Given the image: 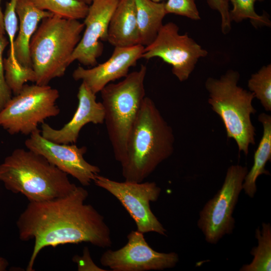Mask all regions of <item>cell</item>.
<instances>
[{"instance_id":"cell-33","label":"cell","mask_w":271,"mask_h":271,"mask_svg":"<svg viewBox=\"0 0 271 271\" xmlns=\"http://www.w3.org/2000/svg\"><path fill=\"white\" fill-rule=\"evenodd\" d=\"M155 2H157V3H159V2H164V0H152Z\"/></svg>"},{"instance_id":"cell-4","label":"cell","mask_w":271,"mask_h":271,"mask_svg":"<svg viewBox=\"0 0 271 271\" xmlns=\"http://www.w3.org/2000/svg\"><path fill=\"white\" fill-rule=\"evenodd\" d=\"M84 29L83 23L54 14L42 20L30 43L35 83L48 85L63 76Z\"/></svg>"},{"instance_id":"cell-2","label":"cell","mask_w":271,"mask_h":271,"mask_svg":"<svg viewBox=\"0 0 271 271\" xmlns=\"http://www.w3.org/2000/svg\"><path fill=\"white\" fill-rule=\"evenodd\" d=\"M172 127L153 100L146 96L128 133L120 163L124 181L140 183L147 178L174 150Z\"/></svg>"},{"instance_id":"cell-7","label":"cell","mask_w":271,"mask_h":271,"mask_svg":"<svg viewBox=\"0 0 271 271\" xmlns=\"http://www.w3.org/2000/svg\"><path fill=\"white\" fill-rule=\"evenodd\" d=\"M59 91L48 85L25 84L0 111V126L12 135H30L47 118L59 114Z\"/></svg>"},{"instance_id":"cell-15","label":"cell","mask_w":271,"mask_h":271,"mask_svg":"<svg viewBox=\"0 0 271 271\" xmlns=\"http://www.w3.org/2000/svg\"><path fill=\"white\" fill-rule=\"evenodd\" d=\"M77 96V109L70 120L62 128L56 129L45 122L41 124V133L44 138L59 144H75L84 125L104 122V110L101 102L96 101V94L82 82Z\"/></svg>"},{"instance_id":"cell-14","label":"cell","mask_w":271,"mask_h":271,"mask_svg":"<svg viewBox=\"0 0 271 271\" xmlns=\"http://www.w3.org/2000/svg\"><path fill=\"white\" fill-rule=\"evenodd\" d=\"M145 47L139 44L127 47H114L109 58L105 62L86 69L78 66L73 73L75 80H81L94 94L108 84L124 78L129 69L142 58Z\"/></svg>"},{"instance_id":"cell-17","label":"cell","mask_w":271,"mask_h":271,"mask_svg":"<svg viewBox=\"0 0 271 271\" xmlns=\"http://www.w3.org/2000/svg\"><path fill=\"white\" fill-rule=\"evenodd\" d=\"M107 41L114 47L140 44L135 0H119L111 17Z\"/></svg>"},{"instance_id":"cell-28","label":"cell","mask_w":271,"mask_h":271,"mask_svg":"<svg viewBox=\"0 0 271 271\" xmlns=\"http://www.w3.org/2000/svg\"><path fill=\"white\" fill-rule=\"evenodd\" d=\"M207 2L210 8L219 13L221 31L223 34H227L231 28L228 2L226 0H207Z\"/></svg>"},{"instance_id":"cell-16","label":"cell","mask_w":271,"mask_h":271,"mask_svg":"<svg viewBox=\"0 0 271 271\" xmlns=\"http://www.w3.org/2000/svg\"><path fill=\"white\" fill-rule=\"evenodd\" d=\"M16 11L19 20L18 35L14 41L16 58L21 66L32 68L30 41L39 23L53 14L38 9L30 0H17Z\"/></svg>"},{"instance_id":"cell-11","label":"cell","mask_w":271,"mask_h":271,"mask_svg":"<svg viewBox=\"0 0 271 271\" xmlns=\"http://www.w3.org/2000/svg\"><path fill=\"white\" fill-rule=\"evenodd\" d=\"M127 242L121 248L108 249L100 257L101 264L113 271H146L173 268L179 261L175 252H160L154 250L145 239L144 233L131 231Z\"/></svg>"},{"instance_id":"cell-24","label":"cell","mask_w":271,"mask_h":271,"mask_svg":"<svg viewBox=\"0 0 271 271\" xmlns=\"http://www.w3.org/2000/svg\"><path fill=\"white\" fill-rule=\"evenodd\" d=\"M4 67L6 83L15 95L21 91L26 82H35L36 75L32 68H17L8 57L4 59Z\"/></svg>"},{"instance_id":"cell-27","label":"cell","mask_w":271,"mask_h":271,"mask_svg":"<svg viewBox=\"0 0 271 271\" xmlns=\"http://www.w3.org/2000/svg\"><path fill=\"white\" fill-rule=\"evenodd\" d=\"M9 42L5 35H0V111L11 99L12 91L5 77L3 52Z\"/></svg>"},{"instance_id":"cell-6","label":"cell","mask_w":271,"mask_h":271,"mask_svg":"<svg viewBox=\"0 0 271 271\" xmlns=\"http://www.w3.org/2000/svg\"><path fill=\"white\" fill-rule=\"evenodd\" d=\"M147 67L128 73L120 82L110 83L101 91L104 121L114 157L119 163L124 158L129 131L146 97Z\"/></svg>"},{"instance_id":"cell-22","label":"cell","mask_w":271,"mask_h":271,"mask_svg":"<svg viewBox=\"0 0 271 271\" xmlns=\"http://www.w3.org/2000/svg\"><path fill=\"white\" fill-rule=\"evenodd\" d=\"M247 86L267 111H271V65L262 66L252 74Z\"/></svg>"},{"instance_id":"cell-12","label":"cell","mask_w":271,"mask_h":271,"mask_svg":"<svg viewBox=\"0 0 271 271\" xmlns=\"http://www.w3.org/2000/svg\"><path fill=\"white\" fill-rule=\"evenodd\" d=\"M27 149L40 154L60 170L70 175L84 186H89L100 172V168L84 158L86 147L75 144H59L44 138L38 129L26 140Z\"/></svg>"},{"instance_id":"cell-25","label":"cell","mask_w":271,"mask_h":271,"mask_svg":"<svg viewBox=\"0 0 271 271\" xmlns=\"http://www.w3.org/2000/svg\"><path fill=\"white\" fill-rule=\"evenodd\" d=\"M17 0H10L6 4L4 14V24L5 33L8 35L10 43V51L8 58L13 65L17 68L21 66L17 61L14 51V41L15 36L18 30V18L16 8Z\"/></svg>"},{"instance_id":"cell-29","label":"cell","mask_w":271,"mask_h":271,"mask_svg":"<svg viewBox=\"0 0 271 271\" xmlns=\"http://www.w3.org/2000/svg\"><path fill=\"white\" fill-rule=\"evenodd\" d=\"M73 260L77 264L78 270L79 271L106 270L98 267L94 263L87 247L84 248L82 256L75 255L73 257Z\"/></svg>"},{"instance_id":"cell-26","label":"cell","mask_w":271,"mask_h":271,"mask_svg":"<svg viewBox=\"0 0 271 271\" xmlns=\"http://www.w3.org/2000/svg\"><path fill=\"white\" fill-rule=\"evenodd\" d=\"M167 14L186 17L192 20L201 19L195 0H168L165 2Z\"/></svg>"},{"instance_id":"cell-5","label":"cell","mask_w":271,"mask_h":271,"mask_svg":"<svg viewBox=\"0 0 271 271\" xmlns=\"http://www.w3.org/2000/svg\"><path fill=\"white\" fill-rule=\"evenodd\" d=\"M240 75L229 70L219 78L209 77L205 86L209 93L208 103L220 117L228 138L236 142L239 152L247 156L250 145L255 144V128L251 115L254 94L238 85Z\"/></svg>"},{"instance_id":"cell-20","label":"cell","mask_w":271,"mask_h":271,"mask_svg":"<svg viewBox=\"0 0 271 271\" xmlns=\"http://www.w3.org/2000/svg\"><path fill=\"white\" fill-rule=\"evenodd\" d=\"M257 245L253 247L250 254L251 261L244 264L240 271H270L271 270V225L262 223L261 227L255 230Z\"/></svg>"},{"instance_id":"cell-10","label":"cell","mask_w":271,"mask_h":271,"mask_svg":"<svg viewBox=\"0 0 271 271\" xmlns=\"http://www.w3.org/2000/svg\"><path fill=\"white\" fill-rule=\"evenodd\" d=\"M179 28L170 22L160 30L154 41L145 47L142 58L161 59L172 66V73L183 82L187 80L199 59L208 52L187 33L180 34Z\"/></svg>"},{"instance_id":"cell-21","label":"cell","mask_w":271,"mask_h":271,"mask_svg":"<svg viewBox=\"0 0 271 271\" xmlns=\"http://www.w3.org/2000/svg\"><path fill=\"white\" fill-rule=\"evenodd\" d=\"M38 9L72 20L84 19L89 5L77 0H30Z\"/></svg>"},{"instance_id":"cell-13","label":"cell","mask_w":271,"mask_h":271,"mask_svg":"<svg viewBox=\"0 0 271 271\" xmlns=\"http://www.w3.org/2000/svg\"><path fill=\"white\" fill-rule=\"evenodd\" d=\"M118 1L93 0L89 5L84 19V32L70 58V64L77 61L86 66L97 65V59L103 50L100 41L107 40L109 22Z\"/></svg>"},{"instance_id":"cell-30","label":"cell","mask_w":271,"mask_h":271,"mask_svg":"<svg viewBox=\"0 0 271 271\" xmlns=\"http://www.w3.org/2000/svg\"><path fill=\"white\" fill-rule=\"evenodd\" d=\"M0 0V35H5L6 34L4 24V14L2 13L1 8Z\"/></svg>"},{"instance_id":"cell-32","label":"cell","mask_w":271,"mask_h":271,"mask_svg":"<svg viewBox=\"0 0 271 271\" xmlns=\"http://www.w3.org/2000/svg\"><path fill=\"white\" fill-rule=\"evenodd\" d=\"M80 2L83 3L87 5H90L93 0H77Z\"/></svg>"},{"instance_id":"cell-1","label":"cell","mask_w":271,"mask_h":271,"mask_svg":"<svg viewBox=\"0 0 271 271\" xmlns=\"http://www.w3.org/2000/svg\"><path fill=\"white\" fill-rule=\"evenodd\" d=\"M88 196L86 189L77 186L63 197L30 202L17 222L20 238L35 241L27 271L34 270L36 258L45 247L84 242L101 248L112 245L104 217L85 203Z\"/></svg>"},{"instance_id":"cell-3","label":"cell","mask_w":271,"mask_h":271,"mask_svg":"<svg viewBox=\"0 0 271 271\" xmlns=\"http://www.w3.org/2000/svg\"><path fill=\"white\" fill-rule=\"evenodd\" d=\"M68 174L42 155L16 149L0 164V181L14 193H21L30 202L63 197L76 188Z\"/></svg>"},{"instance_id":"cell-23","label":"cell","mask_w":271,"mask_h":271,"mask_svg":"<svg viewBox=\"0 0 271 271\" xmlns=\"http://www.w3.org/2000/svg\"><path fill=\"white\" fill-rule=\"evenodd\" d=\"M230 2L233 9L229 11L231 21L240 23L249 19L252 25L255 27H270L271 22L266 14H257L254 9V4L257 1L264 0H226Z\"/></svg>"},{"instance_id":"cell-9","label":"cell","mask_w":271,"mask_h":271,"mask_svg":"<svg viewBox=\"0 0 271 271\" xmlns=\"http://www.w3.org/2000/svg\"><path fill=\"white\" fill-rule=\"evenodd\" d=\"M93 182L120 202L134 220L137 230L144 234L153 232L166 235V229L150 208V202L157 201L161 192L155 182H121L99 174Z\"/></svg>"},{"instance_id":"cell-8","label":"cell","mask_w":271,"mask_h":271,"mask_svg":"<svg viewBox=\"0 0 271 271\" xmlns=\"http://www.w3.org/2000/svg\"><path fill=\"white\" fill-rule=\"evenodd\" d=\"M247 172L246 166H230L221 187L200 211L197 224L208 243L215 244L224 236L233 232V213Z\"/></svg>"},{"instance_id":"cell-31","label":"cell","mask_w":271,"mask_h":271,"mask_svg":"<svg viewBox=\"0 0 271 271\" xmlns=\"http://www.w3.org/2000/svg\"><path fill=\"white\" fill-rule=\"evenodd\" d=\"M9 265L8 261L4 257L0 256V271H4L6 270L7 267Z\"/></svg>"},{"instance_id":"cell-18","label":"cell","mask_w":271,"mask_h":271,"mask_svg":"<svg viewBox=\"0 0 271 271\" xmlns=\"http://www.w3.org/2000/svg\"><path fill=\"white\" fill-rule=\"evenodd\" d=\"M258 119L262 124L263 134L254 154L253 165L248 171L242 185V190L250 198H253L257 191L258 177L262 174H269L265 167L271 160V116L261 113Z\"/></svg>"},{"instance_id":"cell-19","label":"cell","mask_w":271,"mask_h":271,"mask_svg":"<svg viewBox=\"0 0 271 271\" xmlns=\"http://www.w3.org/2000/svg\"><path fill=\"white\" fill-rule=\"evenodd\" d=\"M140 44L146 47L151 44L163 25L167 15L165 2L152 0H135Z\"/></svg>"}]
</instances>
